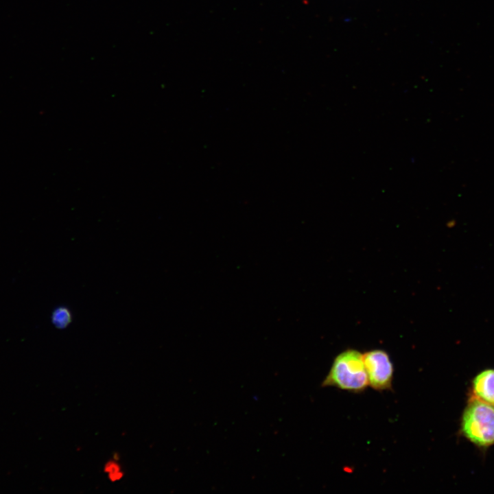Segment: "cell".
<instances>
[{"mask_svg":"<svg viewBox=\"0 0 494 494\" xmlns=\"http://www.w3.org/2000/svg\"><path fill=\"white\" fill-rule=\"evenodd\" d=\"M321 385L355 393L365 390L368 379L363 354L351 349L338 354Z\"/></svg>","mask_w":494,"mask_h":494,"instance_id":"cell-1","label":"cell"},{"mask_svg":"<svg viewBox=\"0 0 494 494\" xmlns=\"http://www.w3.org/2000/svg\"><path fill=\"white\" fill-rule=\"evenodd\" d=\"M104 472L107 473L109 480L113 482L118 481L123 477L121 467L115 460L106 462Z\"/></svg>","mask_w":494,"mask_h":494,"instance_id":"cell-6","label":"cell"},{"mask_svg":"<svg viewBox=\"0 0 494 494\" xmlns=\"http://www.w3.org/2000/svg\"><path fill=\"white\" fill-rule=\"evenodd\" d=\"M368 386L377 391L392 389L394 366L389 355L384 350L374 349L363 354Z\"/></svg>","mask_w":494,"mask_h":494,"instance_id":"cell-3","label":"cell"},{"mask_svg":"<svg viewBox=\"0 0 494 494\" xmlns=\"http://www.w3.org/2000/svg\"><path fill=\"white\" fill-rule=\"evenodd\" d=\"M476 397L494 406V370H486L478 374L473 381Z\"/></svg>","mask_w":494,"mask_h":494,"instance_id":"cell-4","label":"cell"},{"mask_svg":"<svg viewBox=\"0 0 494 494\" xmlns=\"http://www.w3.org/2000/svg\"><path fill=\"white\" fill-rule=\"evenodd\" d=\"M51 324L58 329H67L73 322V313L65 305L56 307L51 314Z\"/></svg>","mask_w":494,"mask_h":494,"instance_id":"cell-5","label":"cell"},{"mask_svg":"<svg viewBox=\"0 0 494 494\" xmlns=\"http://www.w3.org/2000/svg\"><path fill=\"white\" fill-rule=\"evenodd\" d=\"M461 431L477 445L494 444V406L476 396L471 397L462 414Z\"/></svg>","mask_w":494,"mask_h":494,"instance_id":"cell-2","label":"cell"}]
</instances>
